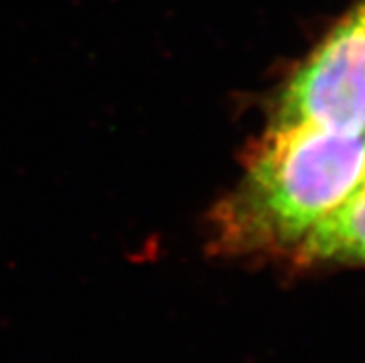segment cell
<instances>
[{
    "label": "cell",
    "instance_id": "1",
    "mask_svg": "<svg viewBox=\"0 0 365 363\" xmlns=\"http://www.w3.org/2000/svg\"><path fill=\"white\" fill-rule=\"evenodd\" d=\"M364 176V133L273 126L250 154L240 188L213 212V247L222 254L293 247L356 193Z\"/></svg>",
    "mask_w": 365,
    "mask_h": 363
},
{
    "label": "cell",
    "instance_id": "2",
    "mask_svg": "<svg viewBox=\"0 0 365 363\" xmlns=\"http://www.w3.org/2000/svg\"><path fill=\"white\" fill-rule=\"evenodd\" d=\"M365 133V2L289 80L273 126Z\"/></svg>",
    "mask_w": 365,
    "mask_h": 363
},
{
    "label": "cell",
    "instance_id": "3",
    "mask_svg": "<svg viewBox=\"0 0 365 363\" xmlns=\"http://www.w3.org/2000/svg\"><path fill=\"white\" fill-rule=\"evenodd\" d=\"M295 247L301 262L365 263V185L315 223Z\"/></svg>",
    "mask_w": 365,
    "mask_h": 363
},
{
    "label": "cell",
    "instance_id": "4",
    "mask_svg": "<svg viewBox=\"0 0 365 363\" xmlns=\"http://www.w3.org/2000/svg\"><path fill=\"white\" fill-rule=\"evenodd\" d=\"M361 185H365V176H364V184H361Z\"/></svg>",
    "mask_w": 365,
    "mask_h": 363
}]
</instances>
